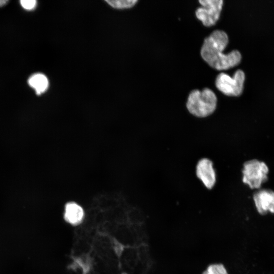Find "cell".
<instances>
[{
	"label": "cell",
	"mask_w": 274,
	"mask_h": 274,
	"mask_svg": "<svg viewBox=\"0 0 274 274\" xmlns=\"http://www.w3.org/2000/svg\"><path fill=\"white\" fill-rule=\"evenodd\" d=\"M8 2L7 0H0V7L4 6Z\"/></svg>",
	"instance_id": "4fadbf2b"
},
{
	"label": "cell",
	"mask_w": 274,
	"mask_h": 274,
	"mask_svg": "<svg viewBox=\"0 0 274 274\" xmlns=\"http://www.w3.org/2000/svg\"><path fill=\"white\" fill-rule=\"evenodd\" d=\"M196 176L204 186L211 190L216 182V175L213 161L208 158L199 159L196 165Z\"/></svg>",
	"instance_id": "8992f818"
},
{
	"label": "cell",
	"mask_w": 274,
	"mask_h": 274,
	"mask_svg": "<svg viewBox=\"0 0 274 274\" xmlns=\"http://www.w3.org/2000/svg\"><path fill=\"white\" fill-rule=\"evenodd\" d=\"M268 168L266 164L257 159L246 161L242 170L244 183L251 189H258L267 180Z\"/></svg>",
	"instance_id": "3957f363"
},
{
	"label": "cell",
	"mask_w": 274,
	"mask_h": 274,
	"mask_svg": "<svg viewBox=\"0 0 274 274\" xmlns=\"http://www.w3.org/2000/svg\"><path fill=\"white\" fill-rule=\"evenodd\" d=\"M64 217L68 223L76 225L81 222L84 217V211L78 204L70 202L65 206Z\"/></svg>",
	"instance_id": "ba28073f"
},
{
	"label": "cell",
	"mask_w": 274,
	"mask_h": 274,
	"mask_svg": "<svg viewBox=\"0 0 274 274\" xmlns=\"http://www.w3.org/2000/svg\"><path fill=\"white\" fill-rule=\"evenodd\" d=\"M202 274H228L227 271L221 263L212 264L208 266Z\"/></svg>",
	"instance_id": "8fae6325"
},
{
	"label": "cell",
	"mask_w": 274,
	"mask_h": 274,
	"mask_svg": "<svg viewBox=\"0 0 274 274\" xmlns=\"http://www.w3.org/2000/svg\"><path fill=\"white\" fill-rule=\"evenodd\" d=\"M106 2L114 8L124 9L133 7L138 1L137 0H107Z\"/></svg>",
	"instance_id": "30bf717a"
},
{
	"label": "cell",
	"mask_w": 274,
	"mask_h": 274,
	"mask_svg": "<svg viewBox=\"0 0 274 274\" xmlns=\"http://www.w3.org/2000/svg\"><path fill=\"white\" fill-rule=\"evenodd\" d=\"M201 7L195 11L198 20L207 27L213 26L219 20L222 10V0H199Z\"/></svg>",
	"instance_id": "5b68a950"
},
{
	"label": "cell",
	"mask_w": 274,
	"mask_h": 274,
	"mask_svg": "<svg viewBox=\"0 0 274 274\" xmlns=\"http://www.w3.org/2000/svg\"><path fill=\"white\" fill-rule=\"evenodd\" d=\"M22 7L26 10H31L35 8L37 1L35 0H22L20 2Z\"/></svg>",
	"instance_id": "7c38bea8"
},
{
	"label": "cell",
	"mask_w": 274,
	"mask_h": 274,
	"mask_svg": "<svg viewBox=\"0 0 274 274\" xmlns=\"http://www.w3.org/2000/svg\"><path fill=\"white\" fill-rule=\"evenodd\" d=\"M217 98L215 93L206 88L202 91L193 90L189 94L186 107L189 112L198 118L212 114L217 107Z\"/></svg>",
	"instance_id": "7a4b0ae2"
},
{
	"label": "cell",
	"mask_w": 274,
	"mask_h": 274,
	"mask_svg": "<svg viewBox=\"0 0 274 274\" xmlns=\"http://www.w3.org/2000/svg\"><path fill=\"white\" fill-rule=\"evenodd\" d=\"M253 200L258 212L265 215L269 212L274 214V191L269 189H261L253 195Z\"/></svg>",
	"instance_id": "52a82bcc"
},
{
	"label": "cell",
	"mask_w": 274,
	"mask_h": 274,
	"mask_svg": "<svg viewBox=\"0 0 274 274\" xmlns=\"http://www.w3.org/2000/svg\"><path fill=\"white\" fill-rule=\"evenodd\" d=\"M245 80L244 72L238 70L232 77L223 73L219 74L216 79L215 84L217 89L225 95L237 96L243 92Z\"/></svg>",
	"instance_id": "277c9868"
},
{
	"label": "cell",
	"mask_w": 274,
	"mask_h": 274,
	"mask_svg": "<svg viewBox=\"0 0 274 274\" xmlns=\"http://www.w3.org/2000/svg\"><path fill=\"white\" fill-rule=\"evenodd\" d=\"M29 85L33 88L37 94L44 93L48 88L49 81L47 77L41 73L32 75L28 79Z\"/></svg>",
	"instance_id": "9c48e42d"
},
{
	"label": "cell",
	"mask_w": 274,
	"mask_h": 274,
	"mask_svg": "<svg viewBox=\"0 0 274 274\" xmlns=\"http://www.w3.org/2000/svg\"><path fill=\"white\" fill-rule=\"evenodd\" d=\"M228 43V37L224 31H214L204 40L200 50L202 58L217 70H228L237 65L242 59L238 51L234 50L227 54L223 52Z\"/></svg>",
	"instance_id": "6da1fadb"
}]
</instances>
